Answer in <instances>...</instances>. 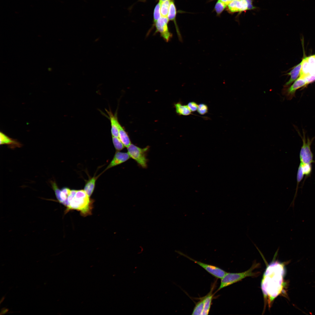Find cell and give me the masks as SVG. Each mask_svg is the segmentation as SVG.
Wrapping results in <instances>:
<instances>
[{
    "mask_svg": "<svg viewBox=\"0 0 315 315\" xmlns=\"http://www.w3.org/2000/svg\"><path fill=\"white\" fill-rule=\"evenodd\" d=\"M146 0H140L139 1L142 2H145Z\"/></svg>",
    "mask_w": 315,
    "mask_h": 315,
    "instance_id": "cell-34",
    "label": "cell"
},
{
    "mask_svg": "<svg viewBox=\"0 0 315 315\" xmlns=\"http://www.w3.org/2000/svg\"><path fill=\"white\" fill-rule=\"evenodd\" d=\"M302 141V145L300 152V163L311 164L315 162L313 160V155L311 151V146L314 138L310 139L307 137L306 139L305 134L303 131V136H301Z\"/></svg>",
    "mask_w": 315,
    "mask_h": 315,
    "instance_id": "cell-5",
    "label": "cell"
},
{
    "mask_svg": "<svg viewBox=\"0 0 315 315\" xmlns=\"http://www.w3.org/2000/svg\"><path fill=\"white\" fill-rule=\"evenodd\" d=\"M52 185L57 201L60 203L64 206L71 190L66 187L60 189L58 188L55 182H52Z\"/></svg>",
    "mask_w": 315,
    "mask_h": 315,
    "instance_id": "cell-9",
    "label": "cell"
},
{
    "mask_svg": "<svg viewBox=\"0 0 315 315\" xmlns=\"http://www.w3.org/2000/svg\"><path fill=\"white\" fill-rule=\"evenodd\" d=\"M198 113L200 114L204 115L208 112V106L204 103H201L198 105L197 109Z\"/></svg>",
    "mask_w": 315,
    "mask_h": 315,
    "instance_id": "cell-27",
    "label": "cell"
},
{
    "mask_svg": "<svg viewBox=\"0 0 315 315\" xmlns=\"http://www.w3.org/2000/svg\"><path fill=\"white\" fill-rule=\"evenodd\" d=\"M187 105L192 112H195L197 110L198 105L196 102L193 101L189 102Z\"/></svg>",
    "mask_w": 315,
    "mask_h": 315,
    "instance_id": "cell-28",
    "label": "cell"
},
{
    "mask_svg": "<svg viewBox=\"0 0 315 315\" xmlns=\"http://www.w3.org/2000/svg\"><path fill=\"white\" fill-rule=\"evenodd\" d=\"M166 0H159V1H160L161 2V4L163 2L165 1Z\"/></svg>",
    "mask_w": 315,
    "mask_h": 315,
    "instance_id": "cell-33",
    "label": "cell"
},
{
    "mask_svg": "<svg viewBox=\"0 0 315 315\" xmlns=\"http://www.w3.org/2000/svg\"><path fill=\"white\" fill-rule=\"evenodd\" d=\"M307 85L304 79L300 76L290 87L284 88L282 90V94L288 100H291L295 96L297 90Z\"/></svg>",
    "mask_w": 315,
    "mask_h": 315,
    "instance_id": "cell-8",
    "label": "cell"
},
{
    "mask_svg": "<svg viewBox=\"0 0 315 315\" xmlns=\"http://www.w3.org/2000/svg\"><path fill=\"white\" fill-rule=\"evenodd\" d=\"M227 6L230 11L234 13L247 10L249 4L247 0H233Z\"/></svg>",
    "mask_w": 315,
    "mask_h": 315,
    "instance_id": "cell-10",
    "label": "cell"
},
{
    "mask_svg": "<svg viewBox=\"0 0 315 315\" xmlns=\"http://www.w3.org/2000/svg\"><path fill=\"white\" fill-rule=\"evenodd\" d=\"M213 289L212 288L208 294L203 298L204 306L202 315H208L209 313L213 297Z\"/></svg>",
    "mask_w": 315,
    "mask_h": 315,
    "instance_id": "cell-17",
    "label": "cell"
},
{
    "mask_svg": "<svg viewBox=\"0 0 315 315\" xmlns=\"http://www.w3.org/2000/svg\"><path fill=\"white\" fill-rule=\"evenodd\" d=\"M221 2L227 6L233 0H220Z\"/></svg>",
    "mask_w": 315,
    "mask_h": 315,
    "instance_id": "cell-31",
    "label": "cell"
},
{
    "mask_svg": "<svg viewBox=\"0 0 315 315\" xmlns=\"http://www.w3.org/2000/svg\"><path fill=\"white\" fill-rule=\"evenodd\" d=\"M300 164L301 166L304 175L306 177L309 176L312 171V164L300 163Z\"/></svg>",
    "mask_w": 315,
    "mask_h": 315,
    "instance_id": "cell-24",
    "label": "cell"
},
{
    "mask_svg": "<svg viewBox=\"0 0 315 315\" xmlns=\"http://www.w3.org/2000/svg\"><path fill=\"white\" fill-rule=\"evenodd\" d=\"M171 1V0H166L161 4L160 12L162 17L167 18Z\"/></svg>",
    "mask_w": 315,
    "mask_h": 315,
    "instance_id": "cell-21",
    "label": "cell"
},
{
    "mask_svg": "<svg viewBox=\"0 0 315 315\" xmlns=\"http://www.w3.org/2000/svg\"><path fill=\"white\" fill-rule=\"evenodd\" d=\"M4 298H5L4 297H3V298H2L1 299V301H0V304H1V302H3V300H4Z\"/></svg>",
    "mask_w": 315,
    "mask_h": 315,
    "instance_id": "cell-32",
    "label": "cell"
},
{
    "mask_svg": "<svg viewBox=\"0 0 315 315\" xmlns=\"http://www.w3.org/2000/svg\"><path fill=\"white\" fill-rule=\"evenodd\" d=\"M303 78L305 80L307 85L310 83L315 81V74H310Z\"/></svg>",
    "mask_w": 315,
    "mask_h": 315,
    "instance_id": "cell-29",
    "label": "cell"
},
{
    "mask_svg": "<svg viewBox=\"0 0 315 315\" xmlns=\"http://www.w3.org/2000/svg\"><path fill=\"white\" fill-rule=\"evenodd\" d=\"M0 145H7L11 148L19 147L21 144L17 140L10 138L1 132H0Z\"/></svg>",
    "mask_w": 315,
    "mask_h": 315,
    "instance_id": "cell-13",
    "label": "cell"
},
{
    "mask_svg": "<svg viewBox=\"0 0 315 315\" xmlns=\"http://www.w3.org/2000/svg\"><path fill=\"white\" fill-rule=\"evenodd\" d=\"M90 197L84 190H76L74 196L66 208L65 213L75 210L80 211L83 216L91 214L93 201Z\"/></svg>",
    "mask_w": 315,
    "mask_h": 315,
    "instance_id": "cell-2",
    "label": "cell"
},
{
    "mask_svg": "<svg viewBox=\"0 0 315 315\" xmlns=\"http://www.w3.org/2000/svg\"><path fill=\"white\" fill-rule=\"evenodd\" d=\"M161 5V3L159 1L155 8L153 13L154 24L161 17V15L160 12Z\"/></svg>",
    "mask_w": 315,
    "mask_h": 315,
    "instance_id": "cell-25",
    "label": "cell"
},
{
    "mask_svg": "<svg viewBox=\"0 0 315 315\" xmlns=\"http://www.w3.org/2000/svg\"><path fill=\"white\" fill-rule=\"evenodd\" d=\"M302 61L294 67L287 74L290 76V79L285 84L284 88L287 87L294 81L299 76L302 66Z\"/></svg>",
    "mask_w": 315,
    "mask_h": 315,
    "instance_id": "cell-14",
    "label": "cell"
},
{
    "mask_svg": "<svg viewBox=\"0 0 315 315\" xmlns=\"http://www.w3.org/2000/svg\"><path fill=\"white\" fill-rule=\"evenodd\" d=\"M114 146L117 151H120L125 148V146L119 137L112 136Z\"/></svg>",
    "mask_w": 315,
    "mask_h": 315,
    "instance_id": "cell-23",
    "label": "cell"
},
{
    "mask_svg": "<svg viewBox=\"0 0 315 315\" xmlns=\"http://www.w3.org/2000/svg\"><path fill=\"white\" fill-rule=\"evenodd\" d=\"M169 21L167 17H161L154 24L156 28L155 34L159 33L161 37L166 42H168L172 36L169 30L168 26Z\"/></svg>",
    "mask_w": 315,
    "mask_h": 315,
    "instance_id": "cell-6",
    "label": "cell"
},
{
    "mask_svg": "<svg viewBox=\"0 0 315 315\" xmlns=\"http://www.w3.org/2000/svg\"><path fill=\"white\" fill-rule=\"evenodd\" d=\"M108 115L111 124V132L112 136L119 137L118 126L119 123L118 121L116 114L114 115L110 110H106Z\"/></svg>",
    "mask_w": 315,
    "mask_h": 315,
    "instance_id": "cell-12",
    "label": "cell"
},
{
    "mask_svg": "<svg viewBox=\"0 0 315 315\" xmlns=\"http://www.w3.org/2000/svg\"><path fill=\"white\" fill-rule=\"evenodd\" d=\"M176 15V9L173 1H171L168 13L167 18L169 20L173 21L175 23L176 29L178 36L180 40H182L181 35L178 29V27L175 21V17Z\"/></svg>",
    "mask_w": 315,
    "mask_h": 315,
    "instance_id": "cell-15",
    "label": "cell"
},
{
    "mask_svg": "<svg viewBox=\"0 0 315 315\" xmlns=\"http://www.w3.org/2000/svg\"><path fill=\"white\" fill-rule=\"evenodd\" d=\"M308 59V57H306L304 58L302 60V66L300 74V77L303 78L311 74L310 73V67Z\"/></svg>",
    "mask_w": 315,
    "mask_h": 315,
    "instance_id": "cell-20",
    "label": "cell"
},
{
    "mask_svg": "<svg viewBox=\"0 0 315 315\" xmlns=\"http://www.w3.org/2000/svg\"><path fill=\"white\" fill-rule=\"evenodd\" d=\"M284 274V266L278 262L272 263L267 268L262 282V288L264 295L268 296L271 301L281 291Z\"/></svg>",
    "mask_w": 315,
    "mask_h": 315,
    "instance_id": "cell-1",
    "label": "cell"
},
{
    "mask_svg": "<svg viewBox=\"0 0 315 315\" xmlns=\"http://www.w3.org/2000/svg\"><path fill=\"white\" fill-rule=\"evenodd\" d=\"M98 177V176H93L89 179L85 184L84 190L89 197L92 195L94 191L96 181Z\"/></svg>",
    "mask_w": 315,
    "mask_h": 315,
    "instance_id": "cell-19",
    "label": "cell"
},
{
    "mask_svg": "<svg viewBox=\"0 0 315 315\" xmlns=\"http://www.w3.org/2000/svg\"><path fill=\"white\" fill-rule=\"evenodd\" d=\"M130 158L128 153L117 151L105 170L124 162L129 160Z\"/></svg>",
    "mask_w": 315,
    "mask_h": 315,
    "instance_id": "cell-11",
    "label": "cell"
},
{
    "mask_svg": "<svg viewBox=\"0 0 315 315\" xmlns=\"http://www.w3.org/2000/svg\"><path fill=\"white\" fill-rule=\"evenodd\" d=\"M259 265L258 263H254L248 270L242 272L238 273L227 272L224 277L221 279L220 285L217 291L237 282L247 277L256 276L257 273L253 272V270L259 266Z\"/></svg>",
    "mask_w": 315,
    "mask_h": 315,
    "instance_id": "cell-3",
    "label": "cell"
},
{
    "mask_svg": "<svg viewBox=\"0 0 315 315\" xmlns=\"http://www.w3.org/2000/svg\"><path fill=\"white\" fill-rule=\"evenodd\" d=\"M118 129L119 138L125 146L127 148L132 144L130 137L127 133L120 123Z\"/></svg>",
    "mask_w": 315,
    "mask_h": 315,
    "instance_id": "cell-16",
    "label": "cell"
},
{
    "mask_svg": "<svg viewBox=\"0 0 315 315\" xmlns=\"http://www.w3.org/2000/svg\"><path fill=\"white\" fill-rule=\"evenodd\" d=\"M204 306L203 298L196 304L192 315H202L203 310Z\"/></svg>",
    "mask_w": 315,
    "mask_h": 315,
    "instance_id": "cell-22",
    "label": "cell"
},
{
    "mask_svg": "<svg viewBox=\"0 0 315 315\" xmlns=\"http://www.w3.org/2000/svg\"><path fill=\"white\" fill-rule=\"evenodd\" d=\"M227 6L220 0H218L215 6V9L217 13L219 14L223 11Z\"/></svg>",
    "mask_w": 315,
    "mask_h": 315,
    "instance_id": "cell-26",
    "label": "cell"
},
{
    "mask_svg": "<svg viewBox=\"0 0 315 315\" xmlns=\"http://www.w3.org/2000/svg\"><path fill=\"white\" fill-rule=\"evenodd\" d=\"M8 311L9 310L8 309L6 308H3L1 310L0 315H3L7 313Z\"/></svg>",
    "mask_w": 315,
    "mask_h": 315,
    "instance_id": "cell-30",
    "label": "cell"
},
{
    "mask_svg": "<svg viewBox=\"0 0 315 315\" xmlns=\"http://www.w3.org/2000/svg\"><path fill=\"white\" fill-rule=\"evenodd\" d=\"M174 106L176 113L179 115L186 116L192 114V112L187 105H183L181 102H178L175 104Z\"/></svg>",
    "mask_w": 315,
    "mask_h": 315,
    "instance_id": "cell-18",
    "label": "cell"
},
{
    "mask_svg": "<svg viewBox=\"0 0 315 315\" xmlns=\"http://www.w3.org/2000/svg\"><path fill=\"white\" fill-rule=\"evenodd\" d=\"M150 147L147 146L141 148L133 144L127 148V153L131 158L134 160L138 165L141 167L146 168L147 167L148 160L147 158V153Z\"/></svg>",
    "mask_w": 315,
    "mask_h": 315,
    "instance_id": "cell-4",
    "label": "cell"
},
{
    "mask_svg": "<svg viewBox=\"0 0 315 315\" xmlns=\"http://www.w3.org/2000/svg\"><path fill=\"white\" fill-rule=\"evenodd\" d=\"M181 255L186 257L195 263L199 265L212 276L221 279L227 273L224 270L216 266L207 264L196 260L186 255L181 252L177 251Z\"/></svg>",
    "mask_w": 315,
    "mask_h": 315,
    "instance_id": "cell-7",
    "label": "cell"
}]
</instances>
